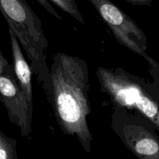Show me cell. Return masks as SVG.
Returning a JSON list of instances; mask_svg holds the SVG:
<instances>
[{"mask_svg":"<svg viewBox=\"0 0 159 159\" xmlns=\"http://www.w3.org/2000/svg\"><path fill=\"white\" fill-rule=\"evenodd\" d=\"M17 141L0 129V159H17Z\"/></svg>","mask_w":159,"mask_h":159,"instance_id":"8","label":"cell"},{"mask_svg":"<svg viewBox=\"0 0 159 159\" xmlns=\"http://www.w3.org/2000/svg\"><path fill=\"white\" fill-rule=\"evenodd\" d=\"M54 4H56L59 8L64 12L70 14L72 17L74 18L78 22L84 24V20L81 15L76 5V0H50Z\"/></svg>","mask_w":159,"mask_h":159,"instance_id":"9","label":"cell"},{"mask_svg":"<svg viewBox=\"0 0 159 159\" xmlns=\"http://www.w3.org/2000/svg\"><path fill=\"white\" fill-rule=\"evenodd\" d=\"M96 76L113 108L138 113L159 132V93L154 84L120 67H98Z\"/></svg>","mask_w":159,"mask_h":159,"instance_id":"3","label":"cell"},{"mask_svg":"<svg viewBox=\"0 0 159 159\" xmlns=\"http://www.w3.org/2000/svg\"><path fill=\"white\" fill-rule=\"evenodd\" d=\"M156 66H157V70H158V71H159V63L157 62V61H156Z\"/></svg>","mask_w":159,"mask_h":159,"instance_id":"13","label":"cell"},{"mask_svg":"<svg viewBox=\"0 0 159 159\" xmlns=\"http://www.w3.org/2000/svg\"><path fill=\"white\" fill-rule=\"evenodd\" d=\"M120 45L142 56L145 60L148 38L137 23L111 0H89Z\"/></svg>","mask_w":159,"mask_h":159,"instance_id":"6","label":"cell"},{"mask_svg":"<svg viewBox=\"0 0 159 159\" xmlns=\"http://www.w3.org/2000/svg\"><path fill=\"white\" fill-rule=\"evenodd\" d=\"M0 102L7 111L10 123L17 126L23 137L27 138L32 131L33 106L27 102L20 88L13 65L0 49Z\"/></svg>","mask_w":159,"mask_h":159,"instance_id":"5","label":"cell"},{"mask_svg":"<svg viewBox=\"0 0 159 159\" xmlns=\"http://www.w3.org/2000/svg\"><path fill=\"white\" fill-rule=\"evenodd\" d=\"M52 92L48 102L64 134L76 137L86 152L91 151L92 134L88 116L89 101V71L87 62L77 56L57 52L50 67Z\"/></svg>","mask_w":159,"mask_h":159,"instance_id":"1","label":"cell"},{"mask_svg":"<svg viewBox=\"0 0 159 159\" xmlns=\"http://www.w3.org/2000/svg\"><path fill=\"white\" fill-rule=\"evenodd\" d=\"M9 34L11 44L13 66L15 76L20 88L27 98V102L33 106V94H32V73L30 65L26 60L23 53L20 42L12 29L9 28Z\"/></svg>","mask_w":159,"mask_h":159,"instance_id":"7","label":"cell"},{"mask_svg":"<svg viewBox=\"0 0 159 159\" xmlns=\"http://www.w3.org/2000/svg\"><path fill=\"white\" fill-rule=\"evenodd\" d=\"M36 1L40 4V5L42 6L49 14H51L52 16H54L56 19L58 20H62L61 16L58 13V12L55 10L54 7L51 5V3H50L48 0H36Z\"/></svg>","mask_w":159,"mask_h":159,"instance_id":"11","label":"cell"},{"mask_svg":"<svg viewBox=\"0 0 159 159\" xmlns=\"http://www.w3.org/2000/svg\"><path fill=\"white\" fill-rule=\"evenodd\" d=\"M111 128L138 159H159V136L154 126L138 113L113 108Z\"/></svg>","mask_w":159,"mask_h":159,"instance_id":"4","label":"cell"},{"mask_svg":"<svg viewBox=\"0 0 159 159\" xmlns=\"http://www.w3.org/2000/svg\"><path fill=\"white\" fill-rule=\"evenodd\" d=\"M0 11L24 49L48 101L51 97L50 68L47 65L48 41L42 23L26 0H0Z\"/></svg>","mask_w":159,"mask_h":159,"instance_id":"2","label":"cell"},{"mask_svg":"<svg viewBox=\"0 0 159 159\" xmlns=\"http://www.w3.org/2000/svg\"><path fill=\"white\" fill-rule=\"evenodd\" d=\"M146 61L149 66V73L153 79V84L157 88L159 93V71L156 66V61L151 56H149V58Z\"/></svg>","mask_w":159,"mask_h":159,"instance_id":"10","label":"cell"},{"mask_svg":"<svg viewBox=\"0 0 159 159\" xmlns=\"http://www.w3.org/2000/svg\"><path fill=\"white\" fill-rule=\"evenodd\" d=\"M158 32H159V30H158Z\"/></svg>","mask_w":159,"mask_h":159,"instance_id":"14","label":"cell"},{"mask_svg":"<svg viewBox=\"0 0 159 159\" xmlns=\"http://www.w3.org/2000/svg\"><path fill=\"white\" fill-rule=\"evenodd\" d=\"M134 6H151L153 0H126Z\"/></svg>","mask_w":159,"mask_h":159,"instance_id":"12","label":"cell"}]
</instances>
